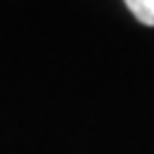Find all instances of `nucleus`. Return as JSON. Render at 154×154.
Returning <instances> with one entry per match:
<instances>
[{
  "instance_id": "f257e3e1",
  "label": "nucleus",
  "mask_w": 154,
  "mask_h": 154,
  "mask_svg": "<svg viewBox=\"0 0 154 154\" xmlns=\"http://www.w3.org/2000/svg\"><path fill=\"white\" fill-rule=\"evenodd\" d=\"M128 10L147 26H154V0H125Z\"/></svg>"
}]
</instances>
